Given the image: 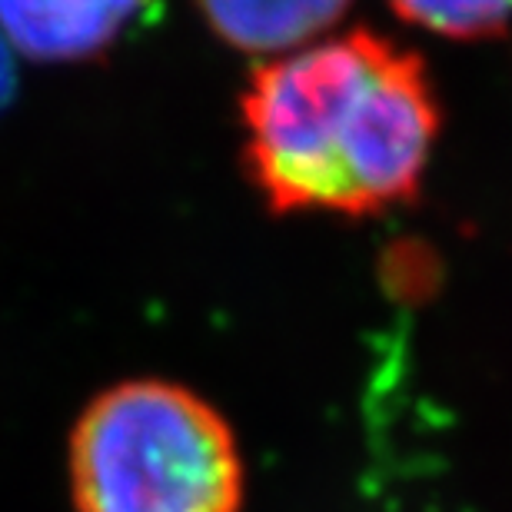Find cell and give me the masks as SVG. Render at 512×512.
I'll list each match as a JSON object with an SVG mask.
<instances>
[{
  "instance_id": "2",
  "label": "cell",
  "mask_w": 512,
  "mask_h": 512,
  "mask_svg": "<svg viewBox=\"0 0 512 512\" xmlns=\"http://www.w3.org/2000/svg\"><path fill=\"white\" fill-rule=\"evenodd\" d=\"M67 476L77 512H240L247 496L227 416L170 380H127L90 399Z\"/></svg>"
},
{
  "instance_id": "4",
  "label": "cell",
  "mask_w": 512,
  "mask_h": 512,
  "mask_svg": "<svg viewBox=\"0 0 512 512\" xmlns=\"http://www.w3.org/2000/svg\"><path fill=\"white\" fill-rule=\"evenodd\" d=\"M353 0H197L223 44L243 54L280 57L326 37Z\"/></svg>"
},
{
  "instance_id": "3",
  "label": "cell",
  "mask_w": 512,
  "mask_h": 512,
  "mask_svg": "<svg viewBox=\"0 0 512 512\" xmlns=\"http://www.w3.org/2000/svg\"><path fill=\"white\" fill-rule=\"evenodd\" d=\"M147 0H0V40L37 60H80L117 44Z\"/></svg>"
},
{
  "instance_id": "6",
  "label": "cell",
  "mask_w": 512,
  "mask_h": 512,
  "mask_svg": "<svg viewBox=\"0 0 512 512\" xmlns=\"http://www.w3.org/2000/svg\"><path fill=\"white\" fill-rule=\"evenodd\" d=\"M14 94V60H10V47L0 40V107Z\"/></svg>"
},
{
  "instance_id": "1",
  "label": "cell",
  "mask_w": 512,
  "mask_h": 512,
  "mask_svg": "<svg viewBox=\"0 0 512 512\" xmlns=\"http://www.w3.org/2000/svg\"><path fill=\"white\" fill-rule=\"evenodd\" d=\"M240 124L243 170L273 213L376 217L419 197L443 117L423 57L350 30L263 60Z\"/></svg>"
},
{
  "instance_id": "5",
  "label": "cell",
  "mask_w": 512,
  "mask_h": 512,
  "mask_svg": "<svg viewBox=\"0 0 512 512\" xmlns=\"http://www.w3.org/2000/svg\"><path fill=\"white\" fill-rule=\"evenodd\" d=\"M389 7L449 40H486L512 24V0H389Z\"/></svg>"
}]
</instances>
